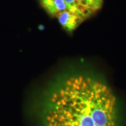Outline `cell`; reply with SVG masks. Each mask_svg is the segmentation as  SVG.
<instances>
[{
  "mask_svg": "<svg viewBox=\"0 0 126 126\" xmlns=\"http://www.w3.org/2000/svg\"><path fill=\"white\" fill-rule=\"evenodd\" d=\"M43 122L44 126H118L117 100L100 80L74 75L48 94Z\"/></svg>",
  "mask_w": 126,
  "mask_h": 126,
  "instance_id": "obj_1",
  "label": "cell"
},
{
  "mask_svg": "<svg viewBox=\"0 0 126 126\" xmlns=\"http://www.w3.org/2000/svg\"><path fill=\"white\" fill-rule=\"evenodd\" d=\"M56 18L63 29L68 32H74L86 19L81 16L65 10L58 14Z\"/></svg>",
  "mask_w": 126,
  "mask_h": 126,
  "instance_id": "obj_2",
  "label": "cell"
},
{
  "mask_svg": "<svg viewBox=\"0 0 126 126\" xmlns=\"http://www.w3.org/2000/svg\"><path fill=\"white\" fill-rule=\"evenodd\" d=\"M67 10L83 17L85 19L94 15L83 0H64Z\"/></svg>",
  "mask_w": 126,
  "mask_h": 126,
  "instance_id": "obj_3",
  "label": "cell"
},
{
  "mask_svg": "<svg viewBox=\"0 0 126 126\" xmlns=\"http://www.w3.org/2000/svg\"><path fill=\"white\" fill-rule=\"evenodd\" d=\"M42 7L52 17L60 12L67 10V7L64 0H39Z\"/></svg>",
  "mask_w": 126,
  "mask_h": 126,
  "instance_id": "obj_4",
  "label": "cell"
},
{
  "mask_svg": "<svg viewBox=\"0 0 126 126\" xmlns=\"http://www.w3.org/2000/svg\"><path fill=\"white\" fill-rule=\"evenodd\" d=\"M83 1L94 14H95L100 10L103 5V0H83Z\"/></svg>",
  "mask_w": 126,
  "mask_h": 126,
  "instance_id": "obj_5",
  "label": "cell"
}]
</instances>
